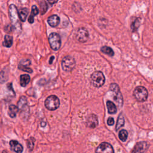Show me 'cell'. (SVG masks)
I'll return each instance as SVG.
<instances>
[{
	"label": "cell",
	"mask_w": 153,
	"mask_h": 153,
	"mask_svg": "<svg viewBox=\"0 0 153 153\" xmlns=\"http://www.w3.org/2000/svg\"><path fill=\"white\" fill-rule=\"evenodd\" d=\"M9 16L13 27L17 32H20L21 24L20 23L18 10L14 4H11L9 7Z\"/></svg>",
	"instance_id": "cell-1"
},
{
	"label": "cell",
	"mask_w": 153,
	"mask_h": 153,
	"mask_svg": "<svg viewBox=\"0 0 153 153\" xmlns=\"http://www.w3.org/2000/svg\"><path fill=\"white\" fill-rule=\"evenodd\" d=\"M91 81L94 87L99 88L104 84L105 78L101 71H95L91 75Z\"/></svg>",
	"instance_id": "cell-2"
},
{
	"label": "cell",
	"mask_w": 153,
	"mask_h": 153,
	"mask_svg": "<svg viewBox=\"0 0 153 153\" xmlns=\"http://www.w3.org/2000/svg\"><path fill=\"white\" fill-rule=\"evenodd\" d=\"M133 96L138 102H145L147 100L148 93L147 88L143 86H138L133 91Z\"/></svg>",
	"instance_id": "cell-3"
},
{
	"label": "cell",
	"mask_w": 153,
	"mask_h": 153,
	"mask_svg": "<svg viewBox=\"0 0 153 153\" xmlns=\"http://www.w3.org/2000/svg\"><path fill=\"white\" fill-rule=\"evenodd\" d=\"M44 105L47 109L50 111H54L59 108L60 105V100L56 96L51 95L46 99Z\"/></svg>",
	"instance_id": "cell-4"
},
{
	"label": "cell",
	"mask_w": 153,
	"mask_h": 153,
	"mask_svg": "<svg viewBox=\"0 0 153 153\" xmlns=\"http://www.w3.org/2000/svg\"><path fill=\"white\" fill-rule=\"evenodd\" d=\"M48 41L52 48L55 51H58L61 46V39L59 35L56 32L51 33L48 36Z\"/></svg>",
	"instance_id": "cell-5"
},
{
	"label": "cell",
	"mask_w": 153,
	"mask_h": 153,
	"mask_svg": "<svg viewBox=\"0 0 153 153\" xmlns=\"http://www.w3.org/2000/svg\"><path fill=\"white\" fill-rule=\"evenodd\" d=\"M62 68L63 71L69 72L74 69L75 67V60L71 56H67L62 60Z\"/></svg>",
	"instance_id": "cell-6"
},
{
	"label": "cell",
	"mask_w": 153,
	"mask_h": 153,
	"mask_svg": "<svg viewBox=\"0 0 153 153\" xmlns=\"http://www.w3.org/2000/svg\"><path fill=\"white\" fill-rule=\"evenodd\" d=\"M110 91L114 93V99L120 105H123V96L119 86L116 83H112L109 87Z\"/></svg>",
	"instance_id": "cell-7"
},
{
	"label": "cell",
	"mask_w": 153,
	"mask_h": 153,
	"mask_svg": "<svg viewBox=\"0 0 153 153\" xmlns=\"http://www.w3.org/2000/svg\"><path fill=\"white\" fill-rule=\"evenodd\" d=\"M95 153H114V151L111 144L107 142H103L97 147Z\"/></svg>",
	"instance_id": "cell-8"
},
{
	"label": "cell",
	"mask_w": 153,
	"mask_h": 153,
	"mask_svg": "<svg viewBox=\"0 0 153 153\" xmlns=\"http://www.w3.org/2000/svg\"><path fill=\"white\" fill-rule=\"evenodd\" d=\"M18 108L20 111L21 114H26L29 112V107L28 105V101L26 97L22 96L18 102Z\"/></svg>",
	"instance_id": "cell-9"
},
{
	"label": "cell",
	"mask_w": 153,
	"mask_h": 153,
	"mask_svg": "<svg viewBox=\"0 0 153 153\" xmlns=\"http://www.w3.org/2000/svg\"><path fill=\"white\" fill-rule=\"evenodd\" d=\"M149 146V145L148 143L145 141L138 142L135 145L131 153H144L148 149Z\"/></svg>",
	"instance_id": "cell-10"
},
{
	"label": "cell",
	"mask_w": 153,
	"mask_h": 153,
	"mask_svg": "<svg viewBox=\"0 0 153 153\" xmlns=\"http://www.w3.org/2000/svg\"><path fill=\"white\" fill-rule=\"evenodd\" d=\"M88 32L85 28H80L76 34V40L80 43H85L88 38Z\"/></svg>",
	"instance_id": "cell-11"
},
{
	"label": "cell",
	"mask_w": 153,
	"mask_h": 153,
	"mask_svg": "<svg viewBox=\"0 0 153 153\" xmlns=\"http://www.w3.org/2000/svg\"><path fill=\"white\" fill-rule=\"evenodd\" d=\"M86 124L87 126L90 127V128H95L98 125V120L96 115L91 114L90 116H88V117L87 119Z\"/></svg>",
	"instance_id": "cell-12"
},
{
	"label": "cell",
	"mask_w": 153,
	"mask_h": 153,
	"mask_svg": "<svg viewBox=\"0 0 153 153\" xmlns=\"http://www.w3.org/2000/svg\"><path fill=\"white\" fill-rule=\"evenodd\" d=\"M10 145L11 149L16 153H22L23 151V146L15 140H11L10 142Z\"/></svg>",
	"instance_id": "cell-13"
},
{
	"label": "cell",
	"mask_w": 153,
	"mask_h": 153,
	"mask_svg": "<svg viewBox=\"0 0 153 153\" xmlns=\"http://www.w3.org/2000/svg\"><path fill=\"white\" fill-rule=\"evenodd\" d=\"M47 22L50 27H56L60 23V18L58 16L54 15L48 18Z\"/></svg>",
	"instance_id": "cell-14"
},
{
	"label": "cell",
	"mask_w": 153,
	"mask_h": 153,
	"mask_svg": "<svg viewBox=\"0 0 153 153\" xmlns=\"http://www.w3.org/2000/svg\"><path fill=\"white\" fill-rule=\"evenodd\" d=\"M28 9L27 8H22L18 11L19 19L22 22H25L28 15Z\"/></svg>",
	"instance_id": "cell-15"
},
{
	"label": "cell",
	"mask_w": 153,
	"mask_h": 153,
	"mask_svg": "<svg viewBox=\"0 0 153 153\" xmlns=\"http://www.w3.org/2000/svg\"><path fill=\"white\" fill-rule=\"evenodd\" d=\"M30 76L28 74H24L20 76V84L22 87H26L30 82Z\"/></svg>",
	"instance_id": "cell-16"
},
{
	"label": "cell",
	"mask_w": 153,
	"mask_h": 153,
	"mask_svg": "<svg viewBox=\"0 0 153 153\" xmlns=\"http://www.w3.org/2000/svg\"><path fill=\"white\" fill-rule=\"evenodd\" d=\"M19 111V110L18 107L14 105H11L8 108V114L11 118H15L16 117V114L18 113Z\"/></svg>",
	"instance_id": "cell-17"
},
{
	"label": "cell",
	"mask_w": 153,
	"mask_h": 153,
	"mask_svg": "<svg viewBox=\"0 0 153 153\" xmlns=\"http://www.w3.org/2000/svg\"><path fill=\"white\" fill-rule=\"evenodd\" d=\"M38 4L40 6V12L41 15H44L48 10V5L44 0H38Z\"/></svg>",
	"instance_id": "cell-18"
},
{
	"label": "cell",
	"mask_w": 153,
	"mask_h": 153,
	"mask_svg": "<svg viewBox=\"0 0 153 153\" xmlns=\"http://www.w3.org/2000/svg\"><path fill=\"white\" fill-rule=\"evenodd\" d=\"M38 13H39V10H38L37 7L36 6H33L32 7V10H31V13L28 18V22L30 23H33L34 22V16H36Z\"/></svg>",
	"instance_id": "cell-19"
},
{
	"label": "cell",
	"mask_w": 153,
	"mask_h": 153,
	"mask_svg": "<svg viewBox=\"0 0 153 153\" xmlns=\"http://www.w3.org/2000/svg\"><path fill=\"white\" fill-rule=\"evenodd\" d=\"M107 108H108V111L109 114H115L117 112V109L116 106L115 105V104L112 102L110 101V100H108L107 102Z\"/></svg>",
	"instance_id": "cell-20"
},
{
	"label": "cell",
	"mask_w": 153,
	"mask_h": 153,
	"mask_svg": "<svg viewBox=\"0 0 153 153\" xmlns=\"http://www.w3.org/2000/svg\"><path fill=\"white\" fill-rule=\"evenodd\" d=\"M100 50L102 52L106 55H109V56H113L114 55V52L113 50L110 47H108V46H105L102 47L100 48Z\"/></svg>",
	"instance_id": "cell-21"
},
{
	"label": "cell",
	"mask_w": 153,
	"mask_h": 153,
	"mask_svg": "<svg viewBox=\"0 0 153 153\" xmlns=\"http://www.w3.org/2000/svg\"><path fill=\"white\" fill-rule=\"evenodd\" d=\"M13 44V37L9 35H6L4 36V41L3 46L6 47H10Z\"/></svg>",
	"instance_id": "cell-22"
},
{
	"label": "cell",
	"mask_w": 153,
	"mask_h": 153,
	"mask_svg": "<svg viewBox=\"0 0 153 153\" xmlns=\"http://www.w3.org/2000/svg\"><path fill=\"white\" fill-rule=\"evenodd\" d=\"M8 79V75L5 69L0 72V83L4 84Z\"/></svg>",
	"instance_id": "cell-23"
},
{
	"label": "cell",
	"mask_w": 153,
	"mask_h": 153,
	"mask_svg": "<svg viewBox=\"0 0 153 153\" xmlns=\"http://www.w3.org/2000/svg\"><path fill=\"white\" fill-rule=\"evenodd\" d=\"M140 25H141V19L136 18L131 25V29L133 32L137 31L138 28L140 27Z\"/></svg>",
	"instance_id": "cell-24"
},
{
	"label": "cell",
	"mask_w": 153,
	"mask_h": 153,
	"mask_svg": "<svg viewBox=\"0 0 153 153\" xmlns=\"http://www.w3.org/2000/svg\"><path fill=\"white\" fill-rule=\"evenodd\" d=\"M124 119L123 115L121 114L120 116H119L117 122V125H116V130L118 131L119 130L121 127L124 126Z\"/></svg>",
	"instance_id": "cell-25"
},
{
	"label": "cell",
	"mask_w": 153,
	"mask_h": 153,
	"mask_svg": "<svg viewBox=\"0 0 153 153\" xmlns=\"http://www.w3.org/2000/svg\"><path fill=\"white\" fill-rule=\"evenodd\" d=\"M127 136H128V133H127V132L126 130H121L119 134V137L120 139L123 142H125L126 141Z\"/></svg>",
	"instance_id": "cell-26"
},
{
	"label": "cell",
	"mask_w": 153,
	"mask_h": 153,
	"mask_svg": "<svg viewBox=\"0 0 153 153\" xmlns=\"http://www.w3.org/2000/svg\"><path fill=\"white\" fill-rule=\"evenodd\" d=\"M18 68L22 71H23L25 72H27L28 73H32L33 71L31 68H29L28 66H25L21 64H19L18 66Z\"/></svg>",
	"instance_id": "cell-27"
},
{
	"label": "cell",
	"mask_w": 153,
	"mask_h": 153,
	"mask_svg": "<svg viewBox=\"0 0 153 153\" xmlns=\"http://www.w3.org/2000/svg\"><path fill=\"white\" fill-rule=\"evenodd\" d=\"M34 141H35V139L33 138H31L30 139H28V148L29 149L30 151H31L34 147Z\"/></svg>",
	"instance_id": "cell-28"
},
{
	"label": "cell",
	"mask_w": 153,
	"mask_h": 153,
	"mask_svg": "<svg viewBox=\"0 0 153 153\" xmlns=\"http://www.w3.org/2000/svg\"><path fill=\"white\" fill-rule=\"evenodd\" d=\"M31 63V62L29 60H22L20 61L19 64H21V65H25V66H28L30 65Z\"/></svg>",
	"instance_id": "cell-29"
},
{
	"label": "cell",
	"mask_w": 153,
	"mask_h": 153,
	"mask_svg": "<svg viewBox=\"0 0 153 153\" xmlns=\"http://www.w3.org/2000/svg\"><path fill=\"white\" fill-rule=\"evenodd\" d=\"M114 123V120L113 118L112 117H109L108 118V120H107V124L109 125V126H112Z\"/></svg>",
	"instance_id": "cell-30"
},
{
	"label": "cell",
	"mask_w": 153,
	"mask_h": 153,
	"mask_svg": "<svg viewBox=\"0 0 153 153\" xmlns=\"http://www.w3.org/2000/svg\"><path fill=\"white\" fill-rule=\"evenodd\" d=\"M47 1L49 3V4L52 5V4L56 3L58 1V0H47Z\"/></svg>",
	"instance_id": "cell-31"
},
{
	"label": "cell",
	"mask_w": 153,
	"mask_h": 153,
	"mask_svg": "<svg viewBox=\"0 0 153 153\" xmlns=\"http://www.w3.org/2000/svg\"><path fill=\"white\" fill-rule=\"evenodd\" d=\"M54 58H55L54 56H52V57H51V58H50V62H49V63H50V64H52V62L53 61Z\"/></svg>",
	"instance_id": "cell-32"
},
{
	"label": "cell",
	"mask_w": 153,
	"mask_h": 153,
	"mask_svg": "<svg viewBox=\"0 0 153 153\" xmlns=\"http://www.w3.org/2000/svg\"><path fill=\"white\" fill-rule=\"evenodd\" d=\"M2 153H7V152H6V151H3V152H2Z\"/></svg>",
	"instance_id": "cell-33"
},
{
	"label": "cell",
	"mask_w": 153,
	"mask_h": 153,
	"mask_svg": "<svg viewBox=\"0 0 153 153\" xmlns=\"http://www.w3.org/2000/svg\"><path fill=\"white\" fill-rule=\"evenodd\" d=\"M63 153H71V152H63Z\"/></svg>",
	"instance_id": "cell-34"
}]
</instances>
